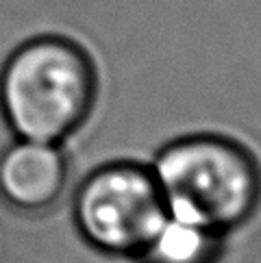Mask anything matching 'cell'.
I'll return each instance as SVG.
<instances>
[{"mask_svg": "<svg viewBox=\"0 0 261 263\" xmlns=\"http://www.w3.org/2000/svg\"><path fill=\"white\" fill-rule=\"evenodd\" d=\"M70 155L65 144L13 137L0 150V202L24 218L50 213L65 196Z\"/></svg>", "mask_w": 261, "mask_h": 263, "instance_id": "277c9868", "label": "cell"}, {"mask_svg": "<svg viewBox=\"0 0 261 263\" xmlns=\"http://www.w3.org/2000/svg\"><path fill=\"white\" fill-rule=\"evenodd\" d=\"M165 215L151 163L128 157L91 167L70 200V220L81 241L107 259L133 261Z\"/></svg>", "mask_w": 261, "mask_h": 263, "instance_id": "3957f363", "label": "cell"}, {"mask_svg": "<svg viewBox=\"0 0 261 263\" xmlns=\"http://www.w3.org/2000/svg\"><path fill=\"white\" fill-rule=\"evenodd\" d=\"M167 215L229 235L261 209V161L241 139L220 130L179 135L151 161Z\"/></svg>", "mask_w": 261, "mask_h": 263, "instance_id": "7a4b0ae2", "label": "cell"}, {"mask_svg": "<svg viewBox=\"0 0 261 263\" xmlns=\"http://www.w3.org/2000/svg\"><path fill=\"white\" fill-rule=\"evenodd\" d=\"M229 237L207 227L165 215L130 263H222Z\"/></svg>", "mask_w": 261, "mask_h": 263, "instance_id": "5b68a950", "label": "cell"}, {"mask_svg": "<svg viewBox=\"0 0 261 263\" xmlns=\"http://www.w3.org/2000/svg\"><path fill=\"white\" fill-rule=\"evenodd\" d=\"M98 93L94 54L63 33L26 37L0 65V120L13 137L65 144L89 122Z\"/></svg>", "mask_w": 261, "mask_h": 263, "instance_id": "6da1fadb", "label": "cell"}]
</instances>
